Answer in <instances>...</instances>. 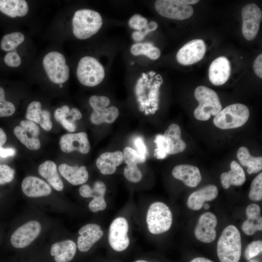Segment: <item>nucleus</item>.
I'll return each mask as SVG.
<instances>
[{"mask_svg": "<svg viewBox=\"0 0 262 262\" xmlns=\"http://www.w3.org/2000/svg\"><path fill=\"white\" fill-rule=\"evenodd\" d=\"M151 78L147 75L142 73L135 86V94L139 104V109L147 115L154 114L159 109V89L163 82L160 75H156L154 82L153 76L156 74L152 71L149 73Z\"/></svg>", "mask_w": 262, "mask_h": 262, "instance_id": "obj_1", "label": "nucleus"}, {"mask_svg": "<svg viewBox=\"0 0 262 262\" xmlns=\"http://www.w3.org/2000/svg\"><path fill=\"white\" fill-rule=\"evenodd\" d=\"M242 252L241 237L234 225L223 230L217 244V254L220 262H239Z\"/></svg>", "mask_w": 262, "mask_h": 262, "instance_id": "obj_2", "label": "nucleus"}, {"mask_svg": "<svg viewBox=\"0 0 262 262\" xmlns=\"http://www.w3.org/2000/svg\"><path fill=\"white\" fill-rule=\"evenodd\" d=\"M103 23L100 15L88 9L77 10L72 18L73 33L78 39L83 40L97 33Z\"/></svg>", "mask_w": 262, "mask_h": 262, "instance_id": "obj_3", "label": "nucleus"}, {"mask_svg": "<svg viewBox=\"0 0 262 262\" xmlns=\"http://www.w3.org/2000/svg\"><path fill=\"white\" fill-rule=\"evenodd\" d=\"M194 96L199 102V105L194 112L196 119L208 120L211 115L216 116L221 110L222 105L218 95L212 89L199 86L196 88Z\"/></svg>", "mask_w": 262, "mask_h": 262, "instance_id": "obj_4", "label": "nucleus"}, {"mask_svg": "<svg viewBox=\"0 0 262 262\" xmlns=\"http://www.w3.org/2000/svg\"><path fill=\"white\" fill-rule=\"evenodd\" d=\"M249 111L246 106L235 103L225 107L215 116L214 125L221 129H231L243 126L248 120Z\"/></svg>", "mask_w": 262, "mask_h": 262, "instance_id": "obj_5", "label": "nucleus"}, {"mask_svg": "<svg viewBox=\"0 0 262 262\" xmlns=\"http://www.w3.org/2000/svg\"><path fill=\"white\" fill-rule=\"evenodd\" d=\"M172 214L169 208L161 202L150 205L147 212L146 221L149 232L159 234L167 231L172 223Z\"/></svg>", "mask_w": 262, "mask_h": 262, "instance_id": "obj_6", "label": "nucleus"}, {"mask_svg": "<svg viewBox=\"0 0 262 262\" xmlns=\"http://www.w3.org/2000/svg\"><path fill=\"white\" fill-rule=\"evenodd\" d=\"M76 74L79 82L88 87L98 85L105 77L104 69L102 65L96 58L89 56L80 59Z\"/></svg>", "mask_w": 262, "mask_h": 262, "instance_id": "obj_7", "label": "nucleus"}, {"mask_svg": "<svg viewBox=\"0 0 262 262\" xmlns=\"http://www.w3.org/2000/svg\"><path fill=\"white\" fill-rule=\"evenodd\" d=\"M43 65L49 79L53 82L62 84L69 77V68L63 54L57 51L47 53L43 58Z\"/></svg>", "mask_w": 262, "mask_h": 262, "instance_id": "obj_8", "label": "nucleus"}, {"mask_svg": "<svg viewBox=\"0 0 262 262\" xmlns=\"http://www.w3.org/2000/svg\"><path fill=\"white\" fill-rule=\"evenodd\" d=\"M89 103L93 109L90 120L95 125L112 123L119 115V110L115 106L106 108L110 103V100L107 97L93 95L89 98Z\"/></svg>", "mask_w": 262, "mask_h": 262, "instance_id": "obj_9", "label": "nucleus"}, {"mask_svg": "<svg viewBox=\"0 0 262 262\" xmlns=\"http://www.w3.org/2000/svg\"><path fill=\"white\" fill-rule=\"evenodd\" d=\"M157 12L161 16L175 20H184L194 14L193 8L179 0H157L154 4Z\"/></svg>", "mask_w": 262, "mask_h": 262, "instance_id": "obj_10", "label": "nucleus"}, {"mask_svg": "<svg viewBox=\"0 0 262 262\" xmlns=\"http://www.w3.org/2000/svg\"><path fill=\"white\" fill-rule=\"evenodd\" d=\"M242 31L244 37L248 41L256 37L262 19V12L259 6L254 3L245 5L242 9Z\"/></svg>", "mask_w": 262, "mask_h": 262, "instance_id": "obj_11", "label": "nucleus"}, {"mask_svg": "<svg viewBox=\"0 0 262 262\" xmlns=\"http://www.w3.org/2000/svg\"><path fill=\"white\" fill-rule=\"evenodd\" d=\"M128 230V221L124 217H117L112 222L109 229V242L115 250L122 251L128 247L130 244Z\"/></svg>", "mask_w": 262, "mask_h": 262, "instance_id": "obj_12", "label": "nucleus"}, {"mask_svg": "<svg viewBox=\"0 0 262 262\" xmlns=\"http://www.w3.org/2000/svg\"><path fill=\"white\" fill-rule=\"evenodd\" d=\"M206 51V44L203 40H192L179 50L176 59L182 65H191L200 61L204 57Z\"/></svg>", "mask_w": 262, "mask_h": 262, "instance_id": "obj_13", "label": "nucleus"}, {"mask_svg": "<svg viewBox=\"0 0 262 262\" xmlns=\"http://www.w3.org/2000/svg\"><path fill=\"white\" fill-rule=\"evenodd\" d=\"M41 224L37 221H30L18 228L12 234L10 241L13 246L22 248L31 244L39 235Z\"/></svg>", "mask_w": 262, "mask_h": 262, "instance_id": "obj_14", "label": "nucleus"}, {"mask_svg": "<svg viewBox=\"0 0 262 262\" xmlns=\"http://www.w3.org/2000/svg\"><path fill=\"white\" fill-rule=\"evenodd\" d=\"M217 223V220L213 213L206 212L201 214L194 231L197 239L205 243L213 241L216 237L215 229Z\"/></svg>", "mask_w": 262, "mask_h": 262, "instance_id": "obj_15", "label": "nucleus"}, {"mask_svg": "<svg viewBox=\"0 0 262 262\" xmlns=\"http://www.w3.org/2000/svg\"><path fill=\"white\" fill-rule=\"evenodd\" d=\"M59 143L61 150L66 153L78 151L87 154L90 150L88 136L84 132L64 134L61 137Z\"/></svg>", "mask_w": 262, "mask_h": 262, "instance_id": "obj_16", "label": "nucleus"}, {"mask_svg": "<svg viewBox=\"0 0 262 262\" xmlns=\"http://www.w3.org/2000/svg\"><path fill=\"white\" fill-rule=\"evenodd\" d=\"M78 233L80 236L78 238L77 246L79 250L82 252L88 251L103 235L101 227L93 223L84 225Z\"/></svg>", "mask_w": 262, "mask_h": 262, "instance_id": "obj_17", "label": "nucleus"}, {"mask_svg": "<svg viewBox=\"0 0 262 262\" xmlns=\"http://www.w3.org/2000/svg\"><path fill=\"white\" fill-rule=\"evenodd\" d=\"M230 70L229 60L224 56L219 57L214 60L209 66V80L214 85H223L229 78Z\"/></svg>", "mask_w": 262, "mask_h": 262, "instance_id": "obj_18", "label": "nucleus"}, {"mask_svg": "<svg viewBox=\"0 0 262 262\" xmlns=\"http://www.w3.org/2000/svg\"><path fill=\"white\" fill-rule=\"evenodd\" d=\"M181 129L175 123L171 124L163 135L164 144L167 154H175L183 151L186 147L181 139Z\"/></svg>", "mask_w": 262, "mask_h": 262, "instance_id": "obj_19", "label": "nucleus"}, {"mask_svg": "<svg viewBox=\"0 0 262 262\" xmlns=\"http://www.w3.org/2000/svg\"><path fill=\"white\" fill-rule=\"evenodd\" d=\"M21 188L23 193L27 196L38 197L50 194V185L43 180L35 177L28 176L22 181Z\"/></svg>", "mask_w": 262, "mask_h": 262, "instance_id": "obj_20", "label": "nucleus"}, {"mask_svg": "<svg viewBox=\"0 0 262 262\" xmlns=\"http://www.w3.org/2000/svg\"><path fill=\"white\" fill-rule=\"evenodd\" d=\"M172 176L181 180L186 186L195 187L200 182L202 177L199 169L194 165L179 164L174 167Z\"/></svg>", "mask_w": 262, "mask_h": 262, "instance_id": "obj_21", "label": "nucleus"}, {"mask_svg": "<svg viewBox=\"0 0 262 262\" xmlns=\"http://www.w3.org/2000/svg\"><path fill=\"white\" fill-rule=\"evenodd\" d=\"M218 190L214 185H208L193 193L189 196L187 205L192 210H199L203 206L205 201H212L217 196Z\"/></svg>", "mask_w": 262, "mask_h": 262, "instance_id": "obj_22", "label": "nucleus"}, {"mask_svg": "<svg viewBox=\"0 0 262 262\" xmlns=\"http://www.w3.org/2000/svg\"><path fill=\"white\" fill-rule=\"evenodd\" d=\"M54 118L63 127L69 131H74L76 129L75 121L82 117L80 111L76 108L70 110L67 105L57 108L54 112Z\"/></svg>", "mask_w": 262, "mask_h": 262, "instance_id": "obj_23", "label": "nucleus"}, {"mask_svg": "<svg viewBox=\"0 0 262 262\" xmlns=\"http://www.w3.org/2000/svg\"><path fill=\"white\" fill-rule=\"evenodd\" d=\"M123 154L120 151L107 152L101 154L96 161V165L103 175H111L116 170V167L123 162Z\"/></svg>", "mask_w": 262, "mask_h": 262, "instance_id": "obj_24", "label": "nucleus"}, {"mask_svg": "<svg viewBox=\"0 0 262 262\" xmlns=\"http://www.w3.org/2000/svg\"><path fill=\"white\" fill-rule=\"evenodd\" d=\"M58 170L60 174L74 185L83 184L88 180L89 174L85 166H72L62 164L59 165Z\"/></svg>", "mask_w": 262, "mask_h": 262, "instance_id": "obj_25", "label": "nucleus"}, {"mask_svg": "<svg viewBox=\"0 0 262 262\" xmlns=\"http://www.w3.org/2000/svg\"><path fill=\"white\" fill-rule=\"evenodd\" d=\"M76 249V245L73 241L66 240L53 244L50 254L54 256L56 262H69L74 258Z\"/></svg>", "mask_w": 262, "mask_h": 262, "instance_id": "obj_26", "label": "nucleus"}, {"mask_svg": "<svg viewBox=\"0 0 262 262\" xmlns=\"http://www.w3.org/2000/svg\"><path fill=\"white\" fill-rule=\"evenodd\" d=\"M230 170L224 172L220 176L222 187L227 189L231 185L241 186L246 181V175L244 169L235 161H232L230 164Z\"/></svg>", "mask_w": 262, "mask_h": 262, "instance_id": "obj_27", "label": "nucleus"}, {"mask_svg": "<svg viewBox=\"0 0 262 262\" xmlns=\"http://www.w3.org/2000/svg\"><path fill=\"white\" fill-rule=\"evenodd\" d=\"M39 174L45 178L50 185L58 191L64 189V183L58 174L57 165L51 161H46L38 167Z\"/></svg>", "mask_w": 262, "mask_h": 262, "instance_id": "obj_28", "label": "nucleus"}, {"mask_svg": "<svg viewBox=\"0 0 262 262\" xmlns=\"http://www.w3.org/2000/svg\"><path fill=\"white\" fill-rule=\"evenodd\" d=\"M28 5L24 0H0V11L13 18L27 15Z\"/></svg>", "mask_w": 262, "mask_h": 262, "instance_id": "obj_29", "label": "nucleus"}, {"mask_svg": "<svg viewBox=\"0 0 262 262\" xmlns=\"http://www.w3.org/2000/svg\"><path fill=\"white\" fill-rule=\"evenodd\" d=\"M237 157L241 164L247 167L249 174L257 173L262 169V157L251 155L248 148L245 147H240L237 153Z\"/></svg>", "mask_w": 262, "mask_h": 262, "instance_id": "obj_30", "label": "nucleus"}, {"mask_svg": "<svg viewBox=\"0 0 262 262\" xmlns=\"http://www.w3.org/2000/svg\"><path fill=\"white\" fill-rule=\"evenodd\" d=\"M106 190L105 184L102 181L98 180L94 184L93 188L88 184H83L79 189V193L83 197H93V199L104 198Z\"/></svg>", "mask_w": 262, "mask_h": 262, "instance_id": "obj_31", "label": "nucleus"}, {"mask_svg": "<svg viewBox=\"0 0 262 262\" xmlns=\"http://www.w3.org/2000/svg\"><path fill=\"white\" fill-rule=\"evenodd\" d=\"M14 132L20 142L31 150H37L41 146L38 138H35L28 133L20 126H16L14 130Z\"/></svg>", "mask_w": 262, "mask_h": 262, "instance_id": "obj_32", "label": "nucleus"}, {"mask_svg": "<svg viewBox=\"0 0 262 262\" xmlns=\"http://www.w3.org/2000/svg\"><path fill=\"white\" fill-rule=\"evenodd\" d=\"M24 39V35L20 32L6 34L1 39L0 48L5 51L13 50L21 44Z\"/></svg>", "mask_w": 262, "mask_h": 262, "instance_id": "obj_33", "label": "nucleus"}, {"mask_svg": "<svg viewBox=\"0 0 262 262\" xmlns=\"http://www.w3.org/2000/svg\"><path fill=\"white\" fill-rule=\"evenodd\" d=\"M42 114L41 103L39 101H34L28 105L26 117L28 120L39 124Z\"/></svg>", "mask_w": 262, "mask_h": 262, "instance_id": "obj_34", "label": "nucleus"}, {"mask_svg": "<svg viewBox=\"0 0 262 262\" xmlns=\"http://www.w3.org/2000/svg\"><path fill=\"white\" fill-rule=\"evenodd\" d=\"M249 199L260 201L262 199V173L259 174L251 182L248 194Z\"/></svg>", "mask_w": 262, "mask_h": 262, "instance_id": "obj_35", "label": "nucleus"}, {"mask_svg": "<svg viewBox=\"0 0 262 262\" xmlns=\"http://www.w3.org/2000/svg\"><path fill=\"white\" fill-rule=\"evenodd\" d=\"M122 154L123 161L127 165L143 163L146 160V158L141 156L136 150L129 147L124 149Z\"/></svg>", "mask_w": 262, "mask_h": 262, "instance_id": "obj_36", "label": "nucleus"}, {"mask_svg": "<svg viewBox=\"0 0 262 262\" xmlns=\"http://www.w3.org/2000/svg\"><path fill=\"white\" fill-rule=\"evenodd\" d=\"M15 110L14 104L5 99L4 90L0 87V117L11 116L14 114Z\"/></svg>", "mask_w": 262, "mask_h": 262, "instance_id": "obj_37", "label": "nucleus"}, {"mask_svg": "<svg viewBox=\"0 0 262 262\" xmlns=\"http://www.w3.org/2000/svg\"><path fill=\"white\" fill-rule=\"evenodd\" d=\"M242 229L243 232L247 235H252L258 230L262 229V218L260 217L257 220L247 219L243 223Z\"/></svg>", "mask_w": 262, "mask_h": 262, "instance_id": "obj_38", "label": "nucleus"}, {"mask_svg": "<svg viewBox=\"0 0 262 262\" xmlns=\"http://www.w3.org/2000/svg\"><path fill=\"white\" fill-rule=\"evenodd\" d=\"M123 173L125 177L132 182H139L142 177V173L137 164L127 165Z\"/></svg>", "mask_w": 262, "mask_h": 262, "instance_id": "obj_39", "label": "nucleus"}, {"mask_svg": "<svg viewBox=\"0 0 262 262\" xmlns=\"http://www.w3.org/2000/svg\"><path fill=\"white\" fill-rule=\"evenodd\" d=\"M262 251V241H254L247 246L245 252V256L246 260H249L257 256Z\"/></svg>", "mask_w": 262, "mask_h": 262, "instance_id": "obj_40", "label": "nucleus"}, {"mask_svg": "<svg viewBox=\"0 0 262 262\" xmlns=\"http://www.w3.org/2000/svg\"><path fill=\"white\" fill-rule=\"evenodd\" d=\"M15 170L5 164H0V185L10 182L14 178Z\"/></svg>", "mask_w": 262, "mask_h": 262, "instance_id": "obj_41", "label": "nucleus"}, {"mask_svg": "<svg viewBox=\"0 0 262 262\" xmlns=\"http://www.w3.org/2000/svg\"><path fill=\"white\" fill-rule=\"evenodd\" d=\"M147 20L139 14L133 15L129 20L130 27L137 31H141L147 25Z\"/></svg>", "mask_w": 262, "mask_h": 262, "instance_id": "obj_42", "label": "nucleus"}, {"mask_svg": "<svg viewBox=\"0 0 262 262\" xmlns=\"http://www.w3.org/2000/svg\"><path fill=\"white\" fill-rule=\"evenodd\" d=\"M158 28V24L155 21H151L147 24V26L141 31H136L132 33V39L136 41L143 40L149 33L153 32Z\"/></svg>", "mask_w": 262, "mask_h": 262, "instance_id": "obj_43", "label": "nucleus"}, {"mask_svg": "<svg viewBox=\"0 0 262 262\" xmlns=\"http://www.w3.org/2000/svg\"><path fill=\"white\" fill-rule=\"evenodd\" d=\"M154 142L156 145V148L154 151V156L158 159H163L167 156L164 144L163 135L158 134L156 136Z\"/></svg>", "mask_w": 262, "mask_h": 262, "instance_id": "obj_44", "label": "nucleus"}, {"mask_svg": "<svg viewBox=\"0 0 262 262\" xmlns=\"http://www.w3.org/2000/svg\"><path fill=\"white\" fill-rule=\"evenodd\" d=\"M20 127L28 133L35 138H38L40 133L38 126L33 122L30 120H22L20 123Z\"/></svg>", "mask_w": 262, "mask_h": 262, "instance_id": "obj_45", "label": "nucleus"}, {"mask_svg": "<svg viewBox=\"0 0 262 262\" xmlns=\"http://www.w3.org/2000/svg\"><path fill=\"white\" fill-rule=\"evenodd\" d=\"M153 46L154 45L151 42L137 43L131 47V51L134 56L146 55L147 51Z\"/></svg>", "mask_w": 262, "mask_h": 262, "instance_id": "obj_46", "label": "nucleus"}, {"mask_svg": "<svg viewBox=\"0 0 262 262\" xmlns=\"http://www.w3.org/2000/svg\"><path fill=\"white\" fill-rule=\"evenodd\" d=\"M5 64L13 67H18L21 63V60L19 55L15 51L7 53L4 57Z\"/></svg>", "mask_w": 262, "mask_h": 262, "instance_id": "obj_47", "label": "nucleus"}, {"mask_svg": "<svg viewBox=\"0 0 262 262\" xmlns=\"http://www.w3.org/2000/svg\"><path fill=\"white\" fill-rule=\"evenodd\" d=\"M261 209L260 206L255 203L249 204L246 210V213L248 219L257 220L260 217Z\"/></svg>", "mask_w": 262, "mask_h": 262, "instance_id": "obj_48", "label": "nucleus"}, {"mask_svg": "<svg viewBox=\"0 0 262 262\" xmlns=\"http://www.w3.org/2000/svg\"><path fill=\"white\" fill-rule=\"evenodd\" d=\"M106 206L107 204L104 198L98 199H93L88 205L90 211L94 213L103 211L105 209Z\"/></svg>", "mask_w": 262, "mask_h": 262, "instance_id": "obj_49", "label": "nucleus"}, {"mask_svg": "<svg viewBox=\"0 0 262 262\" xmlns=\"http://www.w3.org/2000/svg\"><path fill=\"white\" fill-rule=\"evenodd\" d=\"M41 127L47 131H50L52 127L50 120V114L48 110H42V117L39 123Z\"/></svg>", "mask_w": 262, "mask_h": 262, "instance_id": "obj_50", "label": "nucleus"}, {"mask_svg": "<svg viewBox=\"0 0 262 262\" xmlns=\"http://www.w3.org/2000/svg\"><path fill=\"white\" fill-rule=\"evenodd\" d=\"M134 144L138 153L142 157L146 158L147 148L143 139L140 136L136 137L134 140Z\"/></svg>", "mask_w": 262, "mask_h": 262, "instance_id": "obj_51", "label": "nucleus"}, {"mask_svg": "<svg viewBox=\"0 0 262 262\" xmlns=\"http://www.w3.org/2000/svg\"><path fill=\"white\" fill-rule=\"evenodd\" d=\"M262 54H259L253 63L255 73L261 79L262 78Z\"/></svg>", "mask_w": 262, "mask_h": 262, "instance_id": "obj_52", "label": "nucleus"}, {"mask_svg": "<svg viewBox=\"0 0 262 262\" xmlns=\"http://www.w3.org/2000/svg\"><path fill=\"white\" fill-rule=\"evenodd\" d=\"M161 55V51L159 49L155 46L150 48L147 52L146 56L150 59L156 60L158 59Z\"/></svg>", "mask_w": 262, "mask_h": 262, "instance_id": "obj_53", "label": "nucleus"}, {"mask_svg": "<svg viewBox=\"0 0 262 262\" xmlns=\"http://www.w3.org/2000/svg\"><path fill=\"white\" fill-rule=\"evenodd\" d=\"M16 154V150L13 148H4L0 147V157L2 158H6L14 156Z\"/></svg>", "mask_w": 262, "mask_h": 262, "instance_id": "obj_54", "label": "nucleus"}, {"mask_svg": "<svg viewBox=\"0 0 262 262\" xmlns=\"http://www.w3.org/2000/svg\"><path fill=\"white\" fill-rule=\"evenodd\" d=\"M7 136L4 131L0 128V147H1L6 142Z\"/></svg>", "mask_w": 262, "mask_h": 262, "instance_id": "obj_55", "label": "nucleus"}, {"mask_svg": "<svg viewBox=\"0 0 262 262\" xmlns=\"http://www.w3.org/2000/svg\"><path fill=\"white\" fill-rule=\"evenodd\" d=\"M190 262H214L204 257H197L192 260Z\"/></svg>", "mask_w": 262, "mask_h": 262, "instance_id": "obj_56", "label": "nucleus"}, {"mask_svg": "<svg viewBox=\"0 0 262 262\" xmlns=\"http://www.w3.org/2000/svg\"><path fill=\"white\" fill-rule=\"evenodd\" d=\"M179 1L181 3L189 5L196 4L199 1L197 0H179Z\"/></svg>", "mask_w": 262, "mask_h": 262, "instance_id": "obj_57", "label": "nucleus"}, {"mask_svg": "<svg viewBox=\"0 0 262 262\" xmlns=\"http://www.w3.org/2000/svg\"><path fill=\"white\" fill-rule=\"evenodd\" d=\"M203 205L204 208L206 210L210 208V205L208 203H205Z\"/></svg>", "mask_w": 262, "mask_h": 262, "instance_id": "obj_58", "label": "nucleus"}, {"mask_svg": "<svg viewBox=\"0 0 262 262\" xmlns=\"http://www.w3.org/2000/svg\"><path fill=\"white\" fill-rule=\"evenodd\" d=\"M135 262H148L145 261V260H138Z\"/></svg>", "mask_w": 262, "mask_h": 262, "instance_id": "obj_59", "label": "nucleus"}, {"mask_svg": "<svg viewBox=\"0 0 262 262\" xmlns=\"http://www.w3.org/2000/svg\"><path fill=\"white\" fill-rule=\"evenodd\" d=\"M249 262H258V261L255 259L251 260Z\"/></svg>", "mask_w": 262, "mask_h": 262, "instance_id": "obj_60", "label": "nucleus"}, {"mask_svg": "<svg viewBox=\"0 0 262 262\" xmlns=\"http://www.w3.org/2000/svg\"><path fill=\"white\" fill-rule=\"evenodd\" d=\"M59 86L62 88L63 87L62 84H59Z\"/></svg>", "mask_w": 262, "mask_h": 262, "instance_id": "obj_61", "label": "nucleus"}]
</instances>
